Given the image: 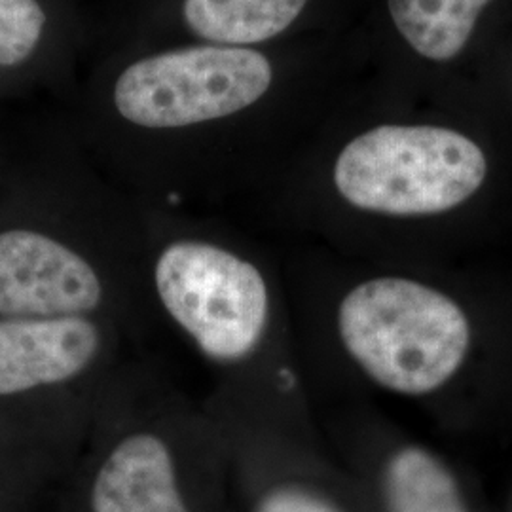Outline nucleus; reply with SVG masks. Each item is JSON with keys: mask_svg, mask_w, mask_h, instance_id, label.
I'll return each mask as SVG.
<instances>
[{"mask_svg": "<svg viewBox=\"0 0 512 512\" xmlns=\"http://www.w3.org/2000/svg\"><path fill=\"white\" fill-rule=\"evenodd\" d=\"M143 279L160 355L183 349L202 368L207 412L274 429V403L293 395L298 378L275 363L277 302L262 260L232 239L147 236Z\"/></svg>", "mask_w": 512, "mask_h": 512, "instance_id": "1", "label": "nucleus"}, {"mask_svg": "<svg viewBox=\"0 0 512 512\" xmlns=\"http://www.w3.org/2000/svg\"><path fill=\"white\" fill-rule=\"evenodd\" d=\"M228 450L202 399L158 355L135 351L105 387L82 452L88 512H194L190 471Z\"/></svg>", "mask_w": 512, "mask_h": 512, "instance_id": "2", "label": "nucleus"}, {"mask_svg": "<svg viewBox=\"0 0 512 512\" xmlns=\"http://www.w3.org/2000/svg\"><path fill=\"white\" fill-rule=\"evenodd\" d=\"M141 348L99 317L0 319V404L29 412L59 454H80L116 368Z\"/></svg>", "mask_w": 512, "mask_h": 512, "instance_id": "3", "label": "nucleus"}, {"mask_svg": "<svg viewBox=\"0 0 512 512\" xmlns=\"http://www.w3.org/2000/svg\"><path fill=\"white\" fill-rule=\"evenodd\" d=\"M334 323L349 359L372 382L404 395L448 382L471 342L469 321L452 298L403 277L351 287Z\"/></svg>", "mask_w": 512, "mask_h": 512, "instance_id": "4", "label": "nucleus"}, {"mask_svg": "<svg viewBox=\"0 0 512 512\" xmlns=\"http://www.w3.org/2000/svg\"><path fill=\"white\" fill-rule=\"evenodd\" d=\"M486 171L484 152L454 129L378 126L340 150L332 183L355 209L416 217L467 202Z\"/></svg>", "mask_w": 512, "mask_h": 512, "instance_id": "5", "label": "nucleus"}, {"mask_svg": "<svg viewBox=\"0 0 512 512\" xmlns=\"http://www.w3.org/2000/svg\"><path fill=\"white\" fill-rule=\"evenodd\" d=\"M272 78L268 57L251 48H181L129 65L116 80L114 105L137 128H190L249 109Z\"/></svg>", "mask_w": 512, "mask_h": 512, "instance_id": "6", "label": "nucleus"}, {"mask_svg": "<svg viewBox=\"0 0 512 512\" xmlns=\"http://www.w3.org/2000/svg\"><path fill=\"white\" fill-rule=\"evenodd\" d=\"M308 0H184L183 16L196 37L232 44H258L277 37Z\"/></svg>", "mask_w": 512, "mask_h": 512, "instance_id": "7", "label": "nucleus"}, {"mask_svg": "<svg viewBox=\"0 0 512 512\" xmlns=\"http://www.w3.org/2000/svg\"><path fill=\"white\" fill-rule=\"evenodd\" d=\"M490 0H387L391 19L418 54L448 61L465 48Z\"/></svg>", "mask_w": 512, "mask_h": 512, "instance_id": "8", "label": "nucleus"}, {"mask_svg": "<svg viewBox=\"0 0 512 512\" xmlns=\"http://www.w3.org/2000/svg\"><path fill=\"white\" fill-rule=\"evenodd\" d=\"M387 512H465L450 471L421 448H404L387 461Z\"/></svg>", "mask_w": 512, "mask_h": 512, "instance_id": "9", "label": "nucleus"}, {"mask_svg": "<svg viewBox=\"0 0 512 512\" xmlns=\"http://www.w3.org/2000/svg\"><path fill=\"white\" fill-rule=\"evenodd\" d=\"M46 21L38 0H0V69H14L35 55Z\"/></svg>", "mask_w": 512, "mask_h": 512, "instance_id": "10", "label": "nucleus"}, {"mask_svg": "<svg viewBox=\"0 0 512 512\" xmlns=\"http://www.w3.org/2000/svg\"><path fill=\"white\" fill-rule=\"evenodd\" d=\"M249 512H344L327 495L296 482L264 486Z\"/></svg>", "mask_w": 512, "mask_h": 512, "instance_id": "11", "label": "nucleus"}]
</instances>
